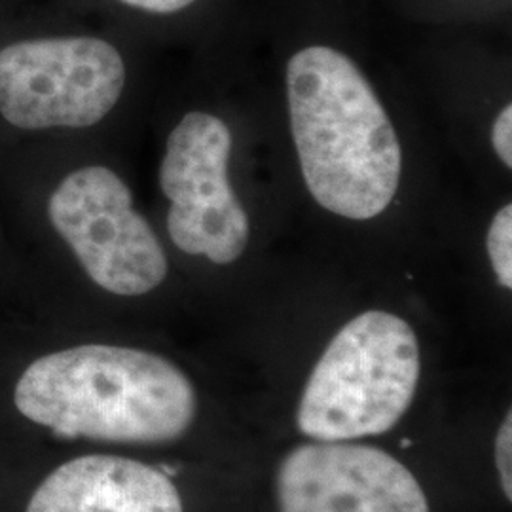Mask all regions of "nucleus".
I'll return each instance as SVG.
<instances>
[{
    "label": "nucleus",
    "mask_w": 512,
    "mask_h": 512,
    "mask_svg": "<svg viewBox=\"0 0 512 512\" xmlns=\"http://www.w3.org/2000/svg\"><path fill=\"white\" fill-rule=\"evenodd\" d=\"M492 143L501 162L512 167V107L507 105L495 120Z\"/></svg>",
    "instance_id": "nucleus-11"
},
{
    "label": "nucleus",
    "mask_w": 512,
    "mask_h": 512,
    "mask_svg": "<svg viewBox=\"0 0 512 512\" xmlns=\"http://www.w3.org/2000/svg\"><path fill=\"white\" fill-rule=\"evenodd\" d=\"M122 2L154 14H173L190 6L194 0H122Z\"/></svg>",
    "instance_id": "nucleus-12"
},
{
    "label": "nucleus",
    "mask_w": 512,
    "mask_h": 512,
    "mask_svg": "<svg viewBox=\"0 0 512 512\" xmlns=\"http://www.w3.org/2000/svg\"><path fill=\"white\" fill-rule=\"evenodd\" d=\"M27 512H184L171 478L120 456H84L59 465Z\"/></svg>",
    "instance_id": "nucleus-8"
},
{
    "label": "nucleus",
    "mask_w": 512,
    "mask_h": 512,
    "mask_svg": "<svg viewBox=\"0 0 512 512\" xmlns=\"http://www.w3.org/2000/svg\"><path fill=\"white\" fill-rule=\"evenodd\" d=\"M488 255L495 275L505 289L512 287V207L497 211L488 230Z\"/></svg>",
    "instance_id": "nucleus-9"
},
{
    "label": "nucleus",
    "mask_w": 512,
    "mask_h": 512,
    "mask_svg": "<svg viewBox=\"0 0 512 512\" xmlns=\"http://www.w3.org/2000/svg\"><path fill=\"white\" fill-rule=\"evenodd\" d=\"M14 403L65 439L162 444L183 437L198 395L179 366L143 349L88 344L37 359Z\"/></svg>",
    "instance_id": "nucleus-2"
},
{
    "label": "nucleus",
    "mask_w": 512,
    "mask_h": 512,
    "mask_svg": "<svg viewBox=\"0 0 512 512\" xmlns=\"http://www.w3.org/2000/svg\"><path fill=\"white\" fill-rule=\"evenodd\" d=\"M420 380L414 329L389 311H365L340 330L311 370L298 429L313 440L346 442L391 431Z\"/></svg>",
    "instance_id": "nucleus-3"
},
{
    "label": "nucleus",
    "mask_w": 512,
    "mask_h": 512,
    "mask_svg": "<svg viewBox=\"0 0 512 512\" xmlns=\"http://www.w3.org/2000/svg\"><path fill=\"white\" fill-rule=\"evenodd\" d=\"M294 143L315 202L334 215L368 220L393 202L401 145L380 99L357 65L311 46L287 69Z\"/></svg>",
    "instance_id": "nucleus-1"
},
{
    "label": "nucleus",
    "mask_w": 512,
    "mask_h": 512,
    "mask_svg": "<svg viewBox=\"0 0 512 512\" xmlns=\"http://www.w3.org/2000/svg\"><path fill=\"white\" fill-rule=\"evenodd\" d=\"M48 217L86 274L118 296L154 291L167 258L154 230L135 209L126 183L107 167H84L57 186Z\"/></svg>",
    "instance_id": "nucleus-5"
},
{
    "label": "nucleus",
    "mask_w": 512,
    "mask_h": 512,
    "mask_svg": "<svg viewBox=\"0 0 512 512\" xmlns=\"http://www.w3.org/2000/svg\"><path fill=\"white\" fill-rule=\"evenodd\" d=\"M279 512H429L418 478L380 448L346 442L302 444L275 475Z\"/></svg>",
    "instance_id": "nucleus-7"
},
{
    "label": "nucleus",
    "mask_w": 512,
    "mask_h": 512,
    "mask_svg": "<svg viewBox=\"0 0 512 512\" xmlns=\"http://www.w3.org/2000/svg\"><path fill=\"white\" fill-rule=\"evenodd\" d=\"M495 463L501 478L503 494L512 499V420L511 412L501 421L497 437H495Z\"/></svg>",
    "instance_id": "nucleus-10"
},
{
    "label": "nucleus",
    "mask_w": 512,
    "mask_h": 512,
    "mask_svg": "<svg viewBox=\"0 0 512 512\" xmlns=\"http://www.w3.org/2000/svg\"><path fill=\"white\" fill-rule=\"evenodd\" d=\"M124 84L122 55L99 38L23 40L0 50V114L19 129L95 126Z\"/></svg>",
    "instance_id": "nucleus-4"
},
{
    "label": "nucleus",
    "mask_w": 512,
    "mask_h": 512,
    "mask_svg": "<svg viewBox=\"0 0 512 512\" xmlns=\"http://www.w3.org/2000/svg\"><path fill=\"white\" fill-rule=\"evenodd\" d=\"M232 135L211 114L190 112L171 131L160 165V186L171 202L167 230L186 255L215 264L238 260L249 241V219L238 202L228 164Z\"/></svg>",
    "instance_id": "nucleus-6"
}]
</instances>
